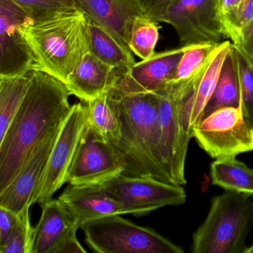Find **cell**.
<instances>
[{"mask_svg":"<svg viewBox=\"0 0 253 253\" xmlns=\"http://www.w3.org/2000/svg\"><path fill=\"white\" fill-rule=\"evenodd\" d=\"M26 10L34 22L47 19L62 12L78 8L74 0H13Z\"/></svg>","mask_w":253,"mask_h":253,"instance_id":"f1b7e54d","label":"cell"},{"mask_svg":"<svg viewBox=\"0 0 253 253\" xmlns=\"http://www.w3.org/2000/svg\"><path fill=\"white\" fill-rule=\"evenodd\" d=\"M84 103L87 123L113 145L117 144L121 137V127L111 90Z\"/></svg>","mask_w":253,"mask_h":253,"instance_id":"7402d4cb","label":"cell"},{"mask_svg":"<svg viewBox=\"0 0 253 253\" xmlns=\"http://www.w3.org/2000/svg\"><path fill=\"white\" fill-rule=\"evenodd\" d=\"M111 92L121 127L120 141L112 145L124 164L123 174L174 184L162 157L156 95L123 92L116 86Z\"/></svg>","mask_w":253,"mask_h":253,"instance_id":"7a4b0ae2","label":"cell"},{"mask_svg":"<svg viewBox=\"0 0 253 253\" xmlns=\"http://www.w3.org/2000/svg\"><path fill=\"white\" fill-rule=\"evenodd\" d=\"M99 184L108 194L123 203L126 214L149 213L164 206L183 204L187 199L181 186L154 178L120 174Z\"/></svg>","mask_w":253,"mask_h":253,"instance_id":"30bf717a","label":"cell"},{"mask_svg":"<svg viewBox=\"0 0 253 253\" xmlns=\"http://www.w3.org/2000/svg\"><path fill=\"white\" fill-rule=\"evenodd\" d=\"M251 195L226 191L215 196L203 224L193 234L194 253H245L253 226Z\"/></svg>","mask_w":253,"mask_h":253,"instance_id":"277c9868","label":"cell"},{"mask_svg":"<svg viewBox=\"0 0 253 253\" xmlns=\"http://www.w3.org/2000/svg\"><path fill=\"white\" fill-rule=\"evenodd\" d=\"M34 22L26 10L13 0H0V34Z\"/></svg>","mask_w":253,"mask_h":253,"instance_id":"4dcf8cb0","label":"cell"},{"mask_svg":"<svg viewBox=\"0 0 253 253\" xmlns=\"http://www.w3.org/2000/svg\"><path fill=\"white\" fill-rule=\"evenodd\" d=\"M85 28L89 51L101 62L114 68L120 77L126 74L135 63L132 51L87 15Z\"/></svg>","mask_w":253,"mask_h":253,"instance_id":"ac0fdd59","label":"cell"},{"mask_svg":"<svg viewBox=\"0 0 253 253\" xmlns=\"http://www.w3.org/2000/svg\"><path fill=\"white\" fill-rule=\"evenodd\" d=\"M240 105V86L237 62L232 45L223 62L215 90L204 108L198 123L218 108L227 106L239 107Z\"/></svg>","mask_w":253,"mask_h":253,"instance_id":"ffe728a7","label":"cell"},{"mask_svg":"<svg viewBox=\"0 0 253 253\" xmlns=\"http://www.w3.org/2000/svg\"><path fill=\"white\" fill-rule=\"evenodd\" d=\"M125 166L111 142L87 123L66 176L72 185L101 184L123 174Z\"/></svg>","mask_w":253,"mask_h":253,"instance_id":"9c48e42d","label":"cell"},{"mask_svg":"<svg viewBox=\"0 0 253 253\" xmlns=\"http://www.w3.org/2000/svg\"><path fill=\"white\" fill-rule=\"evenodd\" d=\"M231 43L253 62V19L238 34Z\"/></svg>","mask_w":253,"mask_h":253,"instance_id":"d6a6232c","label":"cell"},{"mask_svg":"<svg viewBox=\"0 0 253 253\" xmlns=\"http://www.w3.org/2000/svg\"><path fill=\"white\" fill-rule=\"evenodd\" d=\"M85 18L78 7L20 27L34 55V67L66 83L89 51Z\"/></svg>","mask_w":253,"mask_h":253,"instance_id":"3957f363","label":"cell"},{"mask_svg":"<svg viewBox=\"0 0 253 253\" xmlns=\"http://www.w3.org/2000/svg\"><path fill=\"white\" fill-rule=\"evenodd\" d=\"M117 71L101 62L90 51L82 58L65 83L71 95L87 102L115 87Z\"/></svg>","mask_w":253,"mask_h":253,"instance_id":"e0dca14e","label":"cell"},{"mask_svg":"<svg viewBox=\"0 0 253 253\" xmlns=\"http://www.w3.org/2000/svg\"><path fill=\"white\" fill-rule=\"evenodd\" d=\"M251 129H252V132H253V123L252 124V126H251Z\"/></svg>","mask_w":253,"mask_h":253,"instance_id":"74e56055","label":"cell"},{"mask_svg":"<svg viewBox=\"0 0 253 253\" xmlns=\"http://www.w3.org/2000/svg\"><path fill=\"white\" fill-rule=\"evenodd\" d=\"M160 28L159 22L150 16L146 14L137 16L129 34V50L141 59L153 56L156 53L155 49L159 40Z\"/></svg>","mask_w":253,"mask_h":253,"instance_id":"d4e9b609","label":"cell"},{"mask_svg":"<svg viewBox=\"0 0 253 253\" xmlns=\"http://www.w3.org/2000/svg\"><path fill=\"white\" fill-rule=\"evenodd\" d=\"M239 1L240 0H217V7L221 21L236 8Z\"/></svg>","mask_w":253,"mask_h":253,"instance_id":"e575fe53","label":"cell"},{"mask_svg":"<svg viewBox=\"0 0 253 253\" xmlns=\"http://www.w3.org/2000/svg\"><path fill=\"white\" fill-rule=\"evenodd\" d=\"M220 43L187 46L172 83L186 81L203 69L212 59Z\"/></svg>","mask_w":253,"mask_h":253,"instance_id":"484cf974","label":"cell"},{"mask_svg":"<svg viewBox=\"0 0 253 253\" xmlns=\"http://www.w3.org/2000/svg\"><path fill=\"white\" fill-rule=\"evenodd\" d=\"M154 94L158 101V127L165 169L174 184L184 185L186 155L193 134L180 117V83H170Z\"/></svg>","mask_w":253,"mask_h":253,"instance_id":"52a82bcc","label":"cell"},{"mask_svg":"<svg viewBox=\"0 0 253 253\" xmlns=\"http://www.w3.org/2000/svg\"><path fill=\"white\" fill-rule=\"evenodd\" d=\"M79 229L89 221L114 215H125L123 203L108 194L99 184H69L58 198Z\"/></svg>","mask_w":253,"mask_h":253,"instance_id":"9a60e30c","label":"cell"},{"mask_svg":"<svg viewBox=\"0 0 253 253\" xmlns=\"http://www.w3.org/2000/svg\"><path fill=\"white\" fill-rule=\"evenodd\" d=\"M88 246L99 253H183L182 248L120 215L89 221L81 227Z\"/></svg>","mask_w":253,"mask_h":253,"instance_id":"5b68a950","label":"cell"},{"mask_svg":"<svg viewBox=\"0 0 253 253\" xmlns=\"http://www.w3.org/2000/svg\"><path fill=\"white\" fill-rule=\"evenodd\" d=\"M27 74L26 92L0 145V194L34 149L62 126L72 108L65 83L35 67Z\"/></svg>","mask_w":253,"mask_h":253,"instance_id":"6da1fadb","label":"cell"},{"mask_svg":"<svg viewBox=\"0 0 253 253\" xmlns=\"http://www.w3.org/2000/svg\"><path fill=\"white\" fill-rule=\"evenodd\" d=\"M30 206L18 215L16 225L2 253H32L34 227L30 218Z\"/></svg>","mask_w":253,"mask_h":253,"instance_id":"83f0119b","label":"cell"},{"mask_svg":"<svg viewBox=\"0 0 253 253\" xmlns=\"http://www.w3.org/2000/svg\"><path fill=\"white\" fill-rule=\"evenodd\" d=\"M87 123L85 103L81 101L72 105L71 111L61 127L45 169L30 201V206H43L53 199V195L66 183L68 169Z\"/></svg>","mask_w":253,"mask_h":253,"instance_id":"ba28073f","label":"cell"},{"mask_svg":"<svg viewBox=\"0 0 253 253\" xmlns=\"http://www.w3.org/2000/svg\"><path fill=\"white\" fill-rule=\"evenodd\" d=\"M245 253H253V245L251 248H248V249L245 251Z\"/></svg>","mask_w":253,"mask_h":253,"instance_id":"d590c367","label":"cell"},{"mask_svg":"<svg viewBox=\"0 0 253 253\" xmlns=\"http://www.w3.org/2000/svg\"><path fill=\"white\" fill-rule=\"evenodd\" d=\"M61 127L44 138L31 152L19 173L0 194L1 207L19 215L25 208L31 206L30 201L45 169Z\"/></svg>","mask_w":253,"mask_h":253,"instance_id":"5bb4252c","label":"cell"},{"mask_svg":"<svg viewBox=\"0 0 253 253\" xmlns=\"http://www.w3.org/2000/svg\"><path fill=\"white\" fill-rule=\"evenodd\" d=\"M80 4L90 19L127 49L133 21L145 14L142 0H80Z\"/></svg>","mask_w":253,"mask_h":253,"instance_id":"2e32d148","label":"cell"},{"mask_svg":"<svg viewBox=\"0 0 253 253\" xmlns=\"http://www.w3.org/2000/svg\"><path fill=\"white\" fill-rule=\"evenodd\" d=\"M160 22L173 27L181 46L215 44L224 38L217 0H174Z\"/></svg>","mask_w":253,"mask_h":253,"instance_id":"8fae6325","label":"cell"},{"mask_svg":"<svg viewBox=\"0 0 253 253\" xmlns=\"http://www.w3.org/2000/svg\"><path fill=\"white\" fill-rule=\"evenodd\" d=\"M233 45V44H232ZM237 62L241 108L251 126L253 123V62L233 45Z\"/></svg>","mask_w":253,"mask_h":253,"instance_id":"4316f807","label":"cell"},{"mask_svg":"<svg viewBox=\"0 0 253 253\" xmlns=\"http://www.w3.org/2000/svg\"><path fill=\"white\" fill-rule=\"evenodd\" d=\"M253 19V0H240L236 8L221 19L224 38L231 42Z\"/></svg>","mask_w":253,"mask_h":253,"instance_id":"f546056e","label":"cell"},{"mask_svg":"<svg viewBox=\"0 0 253 253\" xmlns=\"http://www.w3.org/2000/svg\"><path fill=\"white\" fill-rule=\"evenodd\" d=\"M174 0H142L144 13L157 22L165 13L169 4Z\"/></svg>","mask_w":253,"mask_h":253,"instance_id":"836d02e7","label":"cell"},{"mask_svg":"<svg viewBox=\"0 0 253 253\" xmlns=\"http://www.w3.org/2000/svg\"><path fill=\"white\" fill-rule=\"evenodd\" d=\"M187 46L155 53L134 64L119 79L116 87L133 93H156L172 83L175 71Z\"/></svg>","mask_w":253,"mask_h":253,"instance_id":"4fadbf2b","label":"cell"},{"mask_svg":"<svg viewBox=\"0 0 253 253\" xmlns=\"http://www.w3.org/2000/svg\"><path fill=\"white\" fill-rule=\"evenodd\" d=\"M19 28L0 34V77L25 75L35 65L32 51Z\"/></svg>","mask_w":253,"mask_h":253,"instance_id":"d6986e66","label":"cell"},{"mask_svg":"<svg viewBox=\"0 0 253 253\" xmlns=\"http://www.w3.org/2000/svg\"><path fill=\"white\" fill-rule=\"evenodd\" d=\"M74 1H76V2L77 3V4H79V5H80V0H74Z\"/></svg>","mask_w":253,"mask_h":253,"instance_id":"8d00e7d4","label":"cell"},{"mask_svg":"<svg viewBox=\"0 0 253 253\" xmlns=\"http://www.w3.org/2000/svg\"><path fill=\"white\" fill-rule=\"evenodd\" d=\"M192 132L199 145L213 158L253 151L252 129L241 106L215 110Z\"/></svg>","mask_w":253,"mask_h":253,"instance_id":"8992f818","label":"cell"},{"mask_svg":"<svg viewBox=\"0 0 253 253\" xmlns=\"http://www.w3.org/2000/svg\"><path fill=\"white\" fill-rule=\"evenodd\" d=\"M28 86V74L0 77V145Z\"/></svg>","mask_w":253,"mask_h":253,"instance_id":"cb8c5ba5","label":"cell"},{"mask_svg":"<svg viewBox=\"0 0 253 253\" xmlns=\"http://www.w3.org/2000/svg\"><path fill=\"white\" fill-rule=\"evenodd\" d=\"M41 207L32 253H87L77 239L79 227L59 199H51Z\"/></svg>","mask_w":253,"mask_h":253,"instance_id":"7c38bea8","label":"cell"},{"mask_svg":"<svg viewBox=\"0 0 253 253\" xmlns=\"http://www.w3.org/2000/svg\"><path fill=\"white\" fill-rule=\"evenodd\" d=\"M212 184L226 191L253 196V169L239 161L236 156L217 158L211 166Z\"/></svg>","mask_w":253,"mask_h":253,"instance_id":"44dd1931","label":"cell"},{"mask_svg":"<svg viewBox=\"0 0 253 253\" xmlns=\"http://www.w3.org/2000/svg\"><path fill=\"white\" fill-rule=\"evenodd\" d=\"M17 219L18 215L0 206V253H3Z\"/></svg>","mask_w":253,"mask_h":253,"instance_id":"1f68e13d","label":"cell"},{"mask_svg":"<svg viewBox=\"0 0 253 253\" xmlns=\"http://www.w3.org/2000/svg\"><path fill=\"white\" fill-rule=\"evenodd\" d=\"M231 46L232 43L230 41H224L220 43L215 54L205 68L199 80L197 90H196V98H195L194 105L192 111L191 120H190L191 129L197 124L204 108L206 106L207 103L215 90L223 62L230 51Z\"/></svg>","mask_w":253,"mask_h":253,"instance_id":"603a6c76","label":"cell"}]
</instances>
